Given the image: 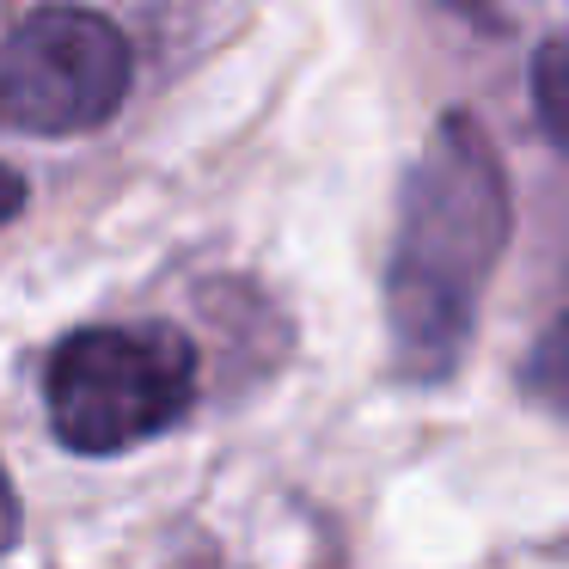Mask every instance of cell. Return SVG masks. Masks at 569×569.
Here are the masks:
<instances>
[{
    "instance_id": "cell-1",
    "label": "cell",
    "mask_w": 569,
    "mask_h": 569,
    "mask_svg": "<svg viewBox=\"0 0 569 569\" xmlns=\"http://www.w3.org/2000/svg\"><path fill=\"white\" fill-rule=\"evenodd\" d=\"M508 239V190L471 117H441L405 178L398 251L386 276L392 343L417 380H441L471 337V312Z\"/></svg>"
},
{
    "instance_id": "cell-2",
    "label": "cell",
    "mask_w": 569,
    "mask_h": 569,
    "mask_svg": "<svg viewBox=\"0 0 569 569\" xmlns=\"http://www.w3.org/2000/svg\"><path fill=\"white\" fill-rule=\"evenodd\" d=\"M197 398V349L172 325H87L50 356V429L74 453L166 435Z\"/></svg>"
},
{
    "instance_id": "cell-3",
    "label": "cell",
    "mask_w": 569,
    "mask_h": 569,
    "mask_svg": "<svg viewBox=\"0 0 569 569\" xmlns=\"http://www.w3.org/2000/svg\"><path fill=\"white\" fill-rule=\"evenodd\" d=\"M129 43L111 19L43 7L0 50V129L19 136H87L117 117L129 92Z\"/></svg>"
},
{
    "instance_id": "cell-4",
    "label": "cell",
    "mask_w": 569,
    "mask_h": 569,
    "mask_svg": "<svg viewBox=\"0 0 569 569\" xmlns=\"http://www.w3.org/2000/svg\"><path fill=\"white\" fill-rule=\"evenodd\" d=\"M532 111H539L545 136L569 153V26L551 31L532 56Z\"/></svg>"
},
{
    "instance_id": "cell-5",
    "label": "cell",
    "mask_w": 569,
    "mask_h": 569,
    "mask_svg": "<svg viewBox=\"0 0 569 569\" xmlns=\"http://www.w3.org/2000/svg\"><path fill=\"white\" fill-rule=\"evenodd\" d=\"M527 386H532V392H539L551 410H563V417H569V319H557L551 331L532 343Z\"/></svg>"
},
{
    "instance_id": "cell-6",
    "label": "cell",
    "mask_w": 569,
    "mask_h": 569,
    "mask_svg": "<svg viewBox=\"0 0 569 569\" xmlns=\"http://www.w3.org/2000/svg\"><path fill=\"white\" fill-rule=\"evenodd\" d=\"M13 545H19V496L7 483V471H0V551H13Z\"/></svg>"
},
{
    "instance_id": "cell-7",
    "label": "cell",
    "mask_w": 569,
    "mask_h": 569,
    "mask_svg": "<svg viewBox=\"0 0 569 569\" xmlns=\"http://www.w3.org/2000/svg\"><path fill=\"white\" fill-rule=\"evenodd\" d=\"M19 197H26V190H19V178L0 166V221H13V214H19Z\"/></svg>"
}]
</instances>
